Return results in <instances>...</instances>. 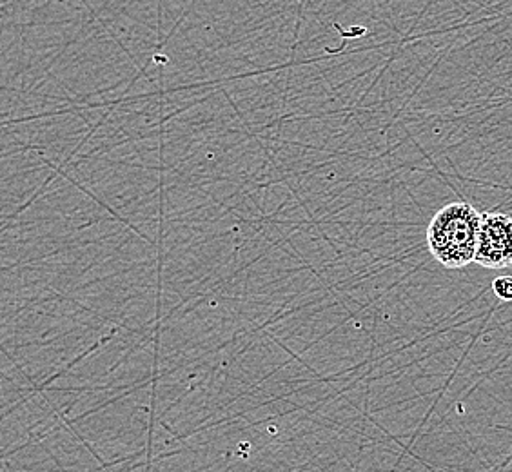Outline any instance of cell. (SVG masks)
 Here are the masks:
<instances>
[{"label": "cell", "instance_id": "cell-1", "mask_svg": "<svg viewBox=\"0 0 512 472\" xmlns=\"http://www.w3.org/2000/svg\"><path fill=\"white\" fill-rule=\"evenodd\" d=\"M483 215L467 202L442 207L427 227V247L447 269H462L476 260Z\"/></svg>", "mask_w": 512, "mask_h": 472}, {"label": "cell", "instance_id": "cell-2", "mask_svg": "<svg viewBox=\"0 0 512 472\" xmlns=\"http://www.w3.org/2000/svg\"><path fill=\"white\" fill-rule=\"evenodd\" d=\"M474 262L487 269L512 267V218L507 213L483 215Z\"/></svg>", "mask_w": 512, "mask_h": 472}, {"label": "cell", "instance_id": "cell-3", "mask_svg": "<svg viewBox=\"0 0 512 472\" xmlns=\"http://www.w3.org/2000/svg\"><path fill=\"white\" fill-rule=\"evenodd\" d=\"M493 293L503 302H512V276L494 278Z\"/></svg>", "mask_w": 512, "mask_h": 472}]
</instances>
